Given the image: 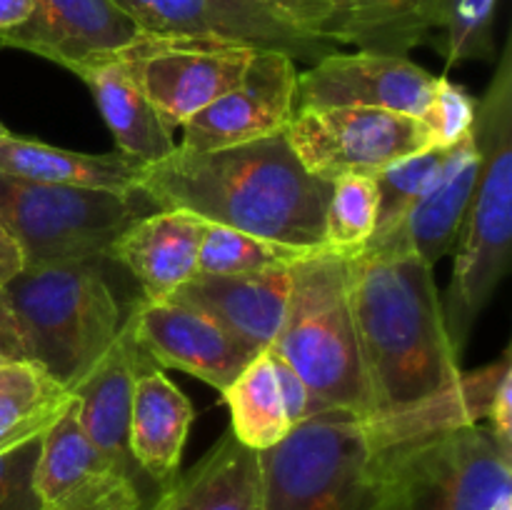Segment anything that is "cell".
<instances>
[{
    "label": "cell",
    "mask_w": 512,
    "mask_h": 510,
    "mask_svg": "<svg viewBox=\"0 0 512 510\" xmlns=\"http://www.w3.org/2000/svg\"><path fill=\"white\" fill-rule=\"evenodd\" d=\"M153 500L135 480L123 473H105L73 490L68 498L40 510H145Z\"/></svg>",
    "instance_id": "d6a6232c"
},
{
    "label": "cell",
    "mask_w": 512,
    "mask_h": 510,
    "mask_svg": "<svg viewBox=\"0 0 512 510\" xmlns=\"http://www.w3.org/2000/svg\"><path fill=\"white\" fill-rule=\"evenodd\" d=\"M105 473H123V470L115 468L113 460L85 435L78 418V403L75 395H70L65 408L40 433L38 463L33 475L35 493L40 503L53 505Z\"/></svg>",
    "instance_id": "d4e9b609"
},
{
    "label": "cell",
    "mask_w": 512,
    "mask_h": 510,
    "mask_svg": "<svg viewBox=\"0 0 512 510\" xmlns=\"http://www.w3.org/2000/svg\"><path fill=\"white\" fill-rule=\"evenodd\" d=\"M348 258L320 248L290 265L288 310L270 350L293 365L320 408L368 418L370 395L348 298Z\"/></svg>",
    "instance_id": "277c9868"
},
{
    "label": "cell",
    "mask_w": 512,
    "mask_h": 510,
    "mask_svg": "<svg viewBox=\"0 0 512 510\" xmlns=\"http://www.w3.org/2000/svg\"><path fill=\"white\" fill-rule=\"evenodd\" d=\"M435 75L403 55H325L298 73V108H380L423 118Z\"/></svg>",
    "instance_id": "4fadbf2b"
},
{
    "label": "cell",
    "mask_w": 512,
    "mask_h": 510,
    "mask_svg": "<svg viewBox=\"0 0 512 510\" xmlns=\"http://www.w3.org/2000/svg\"><path fill=\"white\" fill-rule=\"evenodd\" d=\"M443 153L445 150L440 148L423 150V153L408 155V158L388 165L383 173L375 175V183H378L380 193L378 228H375V233L393 228V225L408 213V208L415 203V198L423 193L425 183H428V180L433 178L435 170H438Z\"/></svg>",
    "instance_id": "4dcf8cb0"
},
{
    "label": "cell",
    "mask_w": 512,
    "mask_h": 510,
    "mask_svg": "<svg viewBox=\"0 0 512 510\" xmlns=\"http://www.w3.org/2000/svg\"><path fill=\"white\" fill-rule=\"evenodd\" d=\"M480 168L463 228L455 240L453 280L443 318L455 353L463 355L473 325L508 275L512 240V40L475 113Z\"/></svg>",
    "instance_id": "3957f363"
},
{
    "label": "cell",
    "mask_w": 512,
    "mask_h": 510,
    "mask_svg": "<svg viewBox=\"0 0 512 510\" xmlns=\"http://www.w3.org/2000/svg\"><path fill=\"white\" fill-rule=\"evenodd\" d=\"M30 365L73 393L120 330V308L100 260L23 268L5 283Z\"/></svg>",
    "instance_id": "5b68a950"
},
{
    "label": "cell",
    "mask_w": 512,
    "mask_h": 510,
    "mask_svg": "<svg viewBox=\"0 0 512 510\" xmlns=\"http://www.w3.org/2000/svg\"><path fill=\"white\" fill-rule=\"evenodd\" d=\"M348 298L368 383V418L405 413L460 378L433 268L418 255H350Z\"/></svg>",
    "instance_id": "7a4b0ae2"
},
{
    "label": "cell",
    "mask_w": 512,
    "mask_h": 510,
    "mask_svg": "<svg viewBox=\"0 0 512 510\" xmlns=\"http://www.w3.org/2000/svg\"><path fill=\"white\" fill-rule=\"evenodd\" d=\"M485 418L490 420V433L498 448L512 458V370L500 378Z\"/></svg>",
    "instance_id": "74e56055"
},
{
    "label": "cell",
    "mask_w": 512,
    "mask_h": 510,
    "mask_svg": "<svg viewBox=\"0 0 512 510\" xmlns=\"http://www.w3.org/2000/svg\"><path fill=\"white\" fill-rule=\"evenodd\" d=\"M33 13V0H0V35L18 28Z\"/></svg>",
    "instance_id": "ab89813d"
},
{
    "label": "cell",
    "mask_w": 512,
    "mask_h": 510,
    "mask_svg": "<svg viewBox=\"0 0 512 510\" xmlns=\"http://www.w3.org/2000/svg\"><path fill=\"white\" fill-rule=\"evenodd\" d=\"M148 35H188L280 50L298 63H318L338 45L295 28L253 0H115Z\"/></svg>",
    "instance_id": "8fae6325"
},
{
    "label": "cell",
    "mask_w": 512,
    "mask_h": 510,
    "mask_svg": "<svg viewBox=\"0 0 512 510\" xmlns=\"http://www.w3.org/2000/svg\"><path fill=\"white\" fill-rule=\"evenodd\" d=\"M205 220L185 210H153L123 230L108 260L123 265L145 300H168L198 273V245Z\"/></svg>",
    "instance_id": "d6986e66"
},
{
    "label": "cell",
    "mask_w": 512,
    "mask_h": 510,
    "mask_svg": "<svg viewBox=\"0 0 512 510\" xmlns=\"http://www.w3.org/2000/svg\"><path fill=\"white\" fill-rule=\"evenodd\" d=\"M438 0H333L323 35L358 50L408 55L435 28Z\"/></svg>",
    "instance_id": "603a6c76"
},
{
    "label": "cell",
    "mask_w": 512,
    "mask_h": 510,
    "mask_svg": "<svg viewBox=\"0 0 512 510\" xmlns=\"http://www.w3.org/2000/svg\"><path fill=\"white\" fill-rule=\"evenodd\" d=\"M20 363H30L28 348H25L23 330H20L8 290H5V285H0V368Z\"/></svg>",
    "instance_id": "8d00e7d4"
},
{
    "label": "cell",
    "mask_w": 512,
    "mask_h": 510,
    "mask_svg": "<svg viewBox=\"0 0 512 510\" xmlns=\"http://www.w3.org/2000/svg\"><path fill=\"white\" fill-rule=\"evenodd\" d=\"M268 355L270 360H273L275 383H278L280 398H283V408H285V415H288L290 425H298L303 423V420L313 418V415L323 413L320 403L315 400V395L310 393L305 380L295 373L293 365H290L288 360L280 358V355L270 348H268Z\"/></svg>",
    "instance_id": "e575fe53"
},
{
    "label": "cell",
    "mask_w": 512,
    "mask_h": 510,
    "mask_svg": "<svg viewBox=\"0 0 512 510\" xmlns=\"http://www.w3.org/2000/svg\"><path fill=\"white\" fill-rule=\"evenodd\" d=\"M23 268L25 263L18 243L10 238V233L3 228V223H0V285L10 283Z\"/></svg>",
    "instance_id": "f35d334b"
},
{
    "label": "cell",
    "mask_w": 512,
    "mask_h": 510,
    "mask_svg": "<svg viewBox=\"0 0 512 510\" xmlns=\"http://www.w3.org/2000/svg\"><path fill=\"white\" fill-rule=\"evenodd\" d=\"M153 213L135 193L45 185L0 175V223L23 253L25 268L108 260L133 220Z\"/></svg>",
    "instance_id": "52a82bcc"
},
{
    "label": "cell",
    "mask_w": 512,
    "mask_h": 510,
    "mask_svg": "<svg viewBox=\"0 0 512 510\" xmlns=\"http://www.w3.org/2000/svg\"><path fill=\"white\" fill-rule=\"evenodd\" d=\"M135 190L153 210H185L293 248H325L330 183L300 165L285 133L210 153L175 148L145 165Z\"/></svg>",
    "instance_id": "6da1fadb"
},
{
    "label": "cell",
    "mask_w": 512,
    "mask_h": 510,
    "mask_svg": "<svg viewBox=\"0 0 512 510\" xmlns=\"http://www.w3.org/2000/svg\"><path fill=\"white\" fill-rule=\"evenodd\" d=\"M145 510H168V488H165Z\"/></svg>",
    "instance_id": "b9f144b4"
},
{
    "label": "cell",
    "mask_w": 512,
    "mask_h": 510,
    "mask_svg": "<svg viewBox=\"0 0 512 510\" xmlns=\"http://www.w3.org/2000/svg\"><path fill=\"white\" fill-rule=\"evenodd\" d=\"M490 510H512V493L500 495V498L490 505Z\"/></svg>",
    "instance_id": "60d3db41"
},
{
    "label": "cell",
    "mask_w": 512,
    "mask_h": 510,
    "mask_svg": "<svg viewBox=\"0 0 512 510\" xmlns=\"http://www.w3.org/2000/svg\"><path fill=\"white\" fill-rule=\"evenodd\" d=\"M475 113H478V100L463 85L453 83L448 75H435L433 93L420 120L428 128L433 148L445 150L475 128Z\"/></svg>",
    "instance_id": "1f68e13d"
},
{
    "label": "cell",
    "mask_w": 512,
    "mask_h": 510,
    "mask_svg": "<svg viewBox=\"0 0 512 510\" xmlns=\"http://www.w3.org/2000/svg\"><path fill=\"white\" fill-rule=\"evenodd\" d=\"M148 368H158V365L143 353V348L135 340L133 328L123 318L110 348L90 368V373L75 385L73 395L85 435L113 460L115 468L123 470L130 480H135L148 493L150 500H155V495H150V488H155V485L140 473L128 450V420L135 380ZM155 490L163 493L160 488Z\"/></svg>",
    "instance_id": "e0dca14e"
},
{
    "label": "cell",
    "mask_w": 512,
    "mask_h": 510,
    "mask_svg": "<svg viewBox=\"0 0 512 510\" xmlns=\"http://www.w3.org/2000/svg\"><path fill=\"white\" fill-rule=\"evenodd\" d=\"M70 73L78 75L93 93L95 105L113 133L120 155L150 165L168 158L178 148L173 130L163 123L120 55L78 65Z\"/></svg>",
    "instance_id": "44dd1931"
},
{
    "label": "cell",
    "mask_w": 512,
    "mask_h": 510,
    "mask_svg": "<svg viewBox=\"0 0 512 510\" xmlns=\"http://www.w3.org/2000/svg\"><path fill=\"white\" fill-rule=\"evenodd\" d=\"M478 168L480 148L473 128L463 140L445 148L438 170L425 183L423 193L415 198L408 213L393 228L375 233L363 250L413 253L425 265L435 268L458 240L473 198Z\"/></svg>",
    "instance_id": "2e32d148"
},
{
    "label": "cell",
    "mask_w": 512,
    "mask_h": 510,
    "mask_svg": "<svg viewBox=\"0 0 512 510\" xmlns=\"http://www.w3.org/2000/svg\"><path fill=\"white\" fill-rule=\"evenodd\" d=\"M40 435L0 453V510H40L33 475L38 463Z\"/></svg>",
    "instance_id": "836d02e7"
},
{
    "label": "cell",
    "mask_w": 512,
    "mask_h": 510,
    "mask_svg": "<svg viewBox=\"0 0 512 510\" xmlns=\"http://www.w3.org/2000/svg\"><path fill=\"white\" fill-rule=\"evenodd\" d=\"M145 163L120 153H75L55 145L0 135V175L30 183L135 193Z\"/></svg>",
    "instance_id": "7402d4cb"
},
{
    "label": "cell",
    "mask_w": 512,
    "mask_h": 510,
    "mask_svg": "<svg viewBox=\"0 0 512 510\" xmlns=\"http://www.w3.org/2000/svg\"><path fill=\"white\" fill-rule=\"evenodd\" d=\"M258 458L260 510H378L383 450L360 415L323 410Z\"/></svg>",
    "instance_id": "8992f818"
},
{
    "label": "cell",
    "mask_w": 512,
    "mask_h": 510,
    "mask_svg": "<svg viewBox=\"0 0 512 510\" xmlns=\"http://www.w3.org/2000/svg\"><path fill=\"white\" fill-rule=\"evenodd\" d=\"M220 395L230 410V433L250 450L260 453L273 448L293 428L285 415L268 350L255 355Z\"/></svg>",
    "instance_id": "484cf974"
},
{
    "label": "cell",
    "mask_w": 512,
    "mask_h": 510,
    "mask_svg": "<svg viewBox=\"0 0 512 510\" xmlns=\"http://www.w3.org/2000/svg\"><path fill=\"white\" fill-rule=\"evenodd\" d=\"M253 3L263 5L278 18L288 20L290 25L310 35H318V38H323L320 30L333 10V0H253Z\"/></svg>",
    "instance_id": "d590c367"
},
{
    "label": "cell",
    "mask_w": 512,
    "mask_h": 510,
    "mask_svg": "<svg viewBox=\"0 0 512 510\" xmlns=\"http://www.w3.org/2000/svg\"><path fill=\"white\" fill-rule=\"evenodd\" d=\"M255 50V45L235 40L145 33L118 55L128 63L163 123L175 130L240 85Z\"/></svg>",
    "instance_id": "30bf717a"
},
{
    "label": "cell",
    "mask_w": 512,
    "mask_h": 510,
    "mask_svg": "<svg viewBox=\"0 0 512 510\" xmlns=\"http://www.w3.org/2000/svg\"><path fill=\"white\" fill-rule=\"evenodd\" d=\"M3 370H5V368H0V378H3Z\"/></svg>",
    "instance_id": "ee69618b"
},
{
    "label": "cell",
    "mask_w": 512,
    "mask_h": 510,
    "mask_svg": "<svg viewBox=\"0 0 512 510\" xmlns=\"http://www.w3.org/2000/svg\"><path fill=\"white\" fill-rule=\"evenodd\" d=\"M298 110V68L280 50L258 48L240 85L183 125L178 148L190 153L233 148L285 133Z\"/></svg>",
    "instance_id": "7c38bea8"
},
{
    "label": "cell",
    "mask_w": 512,
    "mask_h": 510,
    "mask_svg": "<svg viewBox=\"0 0 512 510\" xmlns=\"http://www.w3.org/2000/svg\"><path fill=\"white\" fill-rule=\"evenodd\" d=\"M495 8L498 0H438L435 28L445 30L443 55L448 68L465 60L493 58Z\"/></svg>",
    "instance_id": "f546056e"
},
{
    "label": "cell",
    "mask_w": 512,
    "mask_h": 510,
    "mask_svg": "<svg viewBox=\"0 0 512 510\" xmlns=\"http://www.w3.org/2000/svg\"><path fill=\"white\" fill-rule=\"evenodd\" d=\"M125 320L143 353L158 368H175L223 393L255 358L218 323L178 300H145Z\"/></svg>",
    "instance_id": "5bb4252c"
},
{
    "label": "cell",
    "mask_w": 512,
    "mask_h": 510,
    "mask_svg": "<svg viewBox=\"0 0 512 510\" xmlns=\"http://www.w3.org/2000/svg\"><path fill=\"white\" fill-rule=\"evenodd\" d=\"M290 265L250 275H198L180 285L170 300L190 305L218 323L230 338L258 355L283 328L290 298Z\"/></svg>",
    "instance_id": "ac0fdd59"
},
{
    "label": "cell",
    "mask_w": 512,
    "mask_h": 510,
    "mask_svg": "<svg viewBox=\"0 0 512 510\" xmlns=\"http://www.w3.org/2000/svg\"><path fill=\"white\" fill-rule=\"evenodd\" d=\"M168 510H260V458L233 433L168 485Z\"/></svg>",
    "instance_id": "cb8c5ba5"
},
{
    "label": "cell",
    "mask_w": 512,
    "mask_h": 510,
    "mask_svg": "<svg viewBox=\"0 0 512 510\" xmlns=\"http://www.w3.org/2000/svg\"><path fill=\"white\" fill-rule=\"evenodd\" d=\"M5 133H8V128H5V125L0 123V135H5Z\"/></svg>",
    "instance_id": "7bdbcfd3"
},
{
    "label": "cell",
    "mask_w": 512,
    "mask_h": 510,
    "mask_svg": "<svg viewBox=\"0 0 512 510\" xmlns=\"http://www.w3.org/2000/svg\"><path fill=\"white\" fill-rule=\"evenodd\" d=\"M195 410L188 395L160 368L138 375L128 420V450L140 473L165 490L178 478Z\"/></svg>",
    "instance_id": "ffe728a7"
},
{
    "label": "cell",
    "mask_w": 512,
    "mask_h": 510,
    "mask_svg": "<svg viewBox=\"0 0 512 510\" xmlns=\"http://www.w3.org/2000/svg\"><path fill=\"white\" fill-rule=\"evenodd\" d=\"M380 193L373 175H345L330 183L325 203V248L355 255L370 243L378 228Z\"/></svg>",
    "instance_id": "f1b7e54d"
},
{
    "label": "cell",
    "mask_w": 512,
    "mask_h": 510,
    "mask_svg": "<svg viewBox=\"0 0 512 510\" xmlns=\"http://www.w3.org/2000/svg\"><path fill=\"white\" fill-rule=\"evenodd\" d=\"M290 148L313 178L378 175L433 148L423 120L380 108H298L285 128Z\"/></svg>",
    "instance_id": "9c48e42d"
},
{
    "label": "cell",
    "mask_w": 512,
    "mask_h": 510,
    "mask_svg": "<svg viewBox=\"0 0 512 510\" xmlns=\"http://www.w3.org/2000/svg\"><path fill=\"white\" fill-rule=\"evenodd\" d=\"M143 35L115 0H33L28 20L0 35V45L75 70L118 55Z\"/></svg>",
    "instance_id": "9a60e30c"
},
{
    "label": "cell",
    "mask_w": 512,
    "mask_h": 510,
    "mask_svg": "<svg viewBox=\"0 0 512 510\" xmlns=\"http://www.w3.org/2000/svg\"><path fill=\"white\" fill-rule=\"evenodd\" d=\"M308 253L313 250L273 243L228 225L205 223L198 245V275H250L293 265Z\"/></svg>",
    "instance_id": "83f0119b"
},
{
    "label": "cell",
    "mask_w": 512,
    "mask_h": 510,
    "mask_svg": "<svg viewBox=\"0 0 512 510\" xmlns=\"http://www.w3.org/2000/svg\"><path fill=\"white\" fill-rule=\"evenodd\" d=\"M503 493L512 458L480 423L383 450L378 510H490Z\"/></svg>",
    "instance_id": "ba28073f"
},
{
    "label": "cell",
    "mask_w": 512,
    "mask_h": 510,
    "mask_svg": "<svg viewBox=\"0 0 512 510\" xmlns=\"http://www.w3.org/2000/svg\"><path fill=\"white\" fill-rule=\"evenodd\" d=\"M70 395L35 365L5 368L0 378V453L43 433Z\"/></svg>",
    "instance_id": "4316f807"
}]
</instances>
